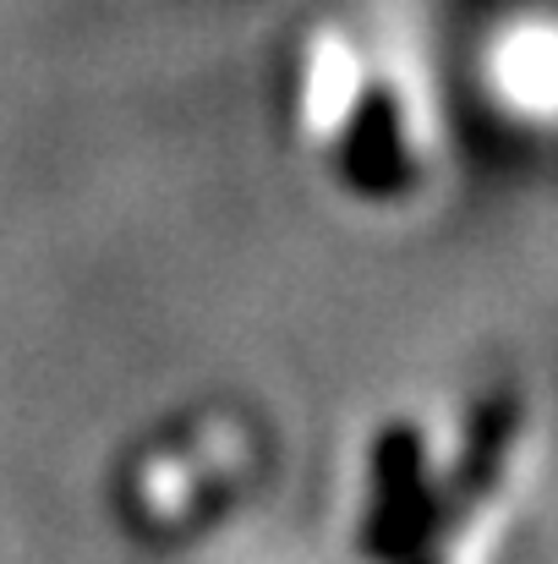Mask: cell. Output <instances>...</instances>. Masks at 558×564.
Wrapping results in <instances>:
<instances>
[{"mask_svg":"<svg viewBox=\"0 0 558 564\" xmlns=\"http://www.w3.org/2000/svg\"><path fill=\"white\" fill-rule=\"evenodd\" d=\"M427 438L416 422H383L368 455V516H362V554L394 564L411 543V527L427 505Z\"/></svg>","mask_w":558,"mask_h":564,"instance_id":"2","label":"cell"},{"mask_svg":"<svg viewBox=\"0 0 558 564\" xmlns=\"http://www.w3.org/2000/svg\"><path fill=\"white\" fill-rule=\"evenodd\" d=\"M340 176L346 187L368 203H394L416 187V154L405 143V116H400V99L383 77H368L351 116H346V132H340Z\"/></svg>","mask_w":558,"mask_h":564,"instance_id":"3","label":"cell"},{"mask_svg":"<svg viewBox=\"0 0 558 564\" xmlns=\"http://www.w3.org/2000/svg\"><path fill=\"white\" fill-rule=\"evenodd\" d=\"M521 422H526V400H521L515 383H493L471 405L466 444H460L455 466L438 482H427V505H422L400 560H444V549L466 532V521L499 494V482L510 471V455H515V438H521Z\"/></svg>","mask_w":558,"mask_h":564,"instance_id":"1","label":"cell"}]
</instances>
